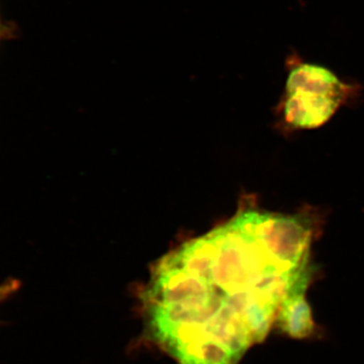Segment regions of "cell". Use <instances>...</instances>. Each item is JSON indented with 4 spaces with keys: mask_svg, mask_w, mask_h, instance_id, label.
Instances as JSON below:
<instances>
[{
    "mask_svg": "<svg viewBox=\"0 0 364 364\" xmlns=\"http://www.w3.org/2000/svg\"><path fill=\"white\" fill-rule=\"evenodd\" d=\"M311 242L306 219L257 210L186 242L144 289L146 337L176 364H238L308 287Z\"/></svg>",
    "mask_w": 364,
    "mask_h": 364,
    "instance_id": "1",
    "label": "cell"
},
{
    "mask_svg": "<svg viewBox=\"0 0 364 364\" xmlns=\"http://www.w3.org/2000/svg\"><path fill=\"white\" fill-rule=\"evenodd\" d=\"M284 98V122L293 129L311 130L327 123L352 90L330 69L289 58Z\"/></svg>",
    "mask_w": 364,
    "mask_h": 364,
    "instance_id": "2",
    "label": "cell"
},
{
    "mask_svg": "<svg viewBox=\"0 0 364 364\" xmlns=\"http://www.w3.org/2000/svg\"><path fill=\"white\" fill-rule=\"evenodd\" d=\"M306 289L291 294L282 304L277 323L279 327L294 338H306L314 332L312 312L306 303Z\"/></svg>",
    "mask_w": 364,
    "mask_h": 364,
    "instance_id": "3",
    "label": "cell"
},
{
    "mask_svg": "<svg viewBox=\"0 0 364 364\" xmlns=\"http://www.w3.org/2000/svg\"><path fill=\"white\" fill-rule=\"evenodd\" d=\"M18 287H20V282L16 279H9L0 284V304L16 293Z\"/></svg>",
    "mask_w": 364,
    "mask_h": 364,
    "instance_id": "4",
    "label": "cell"
}]
</instances>
